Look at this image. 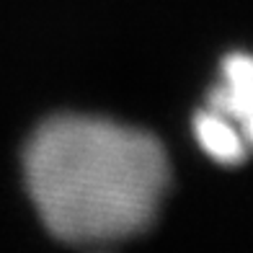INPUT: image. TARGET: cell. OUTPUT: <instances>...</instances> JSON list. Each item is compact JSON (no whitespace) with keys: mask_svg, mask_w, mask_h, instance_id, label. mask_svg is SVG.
I'll return each mask as SVG.
<instances>
[{"mask_svg":"<svg viewBox=\"0 0 253 253\" xmlns=\"http://www.w3.org/2000/svg\"><path fill=\"white\" fill-rule=\"evenodd\" d=\"M24 170L42 222L67 243L142 233L170 181L166 150L150 132L80 114L52 117L31 134Z\"/></svg>","mask_w":253,"mask_h":253,"instance_id":"1","label":"cell"},{"mask_svg":"<svg viewBox=\"0 0 253 253\" xmlns=\"http://www.w3.org/2000/svg\"><path fill=\"white\" fill-rule=\"evenodd\" d=\"M207 106L220 111L253 150V54L233 52L220 65V80L207 96Z\"/></svg>","mask_w":253,"mask_h":253,"instance_id":"2","label":"cell"},{"mask_svg":"<svg viewBox=\"0 0 253 253\" xmlns=\"http://www.w3.org/2000/svg\"><path fill=\"white\" fill-rule=\"evenodd\" d=\"M194 137L202 150L220 166H238L251 153L235 124L210 106L194 117Z\"/></svg>","mask_w":253,"mask_h":253,"instance_id":"3","label":"cell"}]
</instances>
